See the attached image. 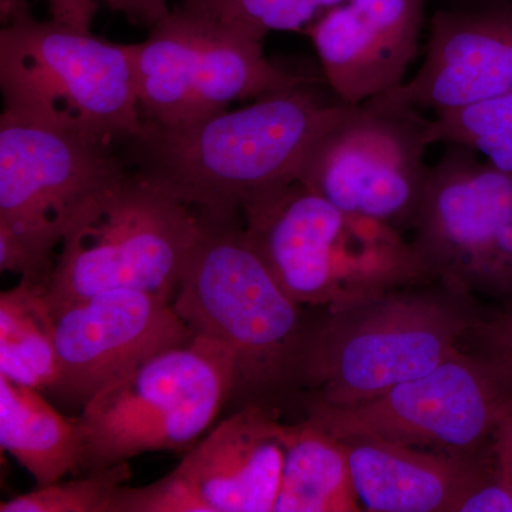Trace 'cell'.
I'll return each instance as SVG.
<instances>
[{"label":"cell","mask_w":512,"mask_h":512,"mask_svg":"<svg viewBox=\"0 0 512 512\" xmlns=\"http://www.w3.org/2000/svg\"><path fill=\"white\" fill-rule=\"evenodd\" d=\"M355 106L328 104L306 84L178 128L144 124L133 138L151 181L208 218L301 180L322 141Z\"/></svg>","instance_id":"obj_1"},{"label":"cell","mask_w":512,"mask_h":512,"mask_svg":"<svg viewBox=\"0 0 512 512\" xmlns=\"http://www.w3.org/2000/svg\"><path fill=\"white\" fill-rule=\"evenodd\" d=\"M202 231L175 292V312L235 360L232 399L272 407L298 394L311 320L284 291L238 217H202Z\"/></svg>","instance_id":"obj_2"},{"label":"cell","mask_w":512,"mask_h":512,"mask_svg":"<svg viewBox=\"0 0 512 512\" xmlns=\"http://www.w3.org/2000/svg\"><path fill=\"white\" fill-rule=\"evenodd\" d=\"M241 214L252 247L303 308L340 311L434 284L403 232L340 210L301 181L259 195Z\"/></svg>","instance_id":"obj_3"},{"label":"cell","mask_w":512,"mask_h":512,"mask_svg":"<svg viewBox=\"0 0 512 512\" xmlns=\"http://www.w3.org/2000/svg\"><path fill=\"white\" fill-rule=\"evenodd\" d=\"M481 316L439 284L406 286L311 320L298 376L303 404L348 407L431 372Z\"/></svg>","instance_id":"obj_4"},{"label":"cell","mask_w":512,"mask_h":512,"mask_svg":"<svg viewBox=\"0 0 512 512\" xmlns=\"http://www.w3.org/2000/svg\"><path fill=\"white\" fill-rule=\"evenodd\" d=\"M202 231L194 208L124 171L77 212L45 292L53 316L97 293L133 289L173 302Z\"/></svg>","instance_id":"obj_5"},{"label":"cell","mask_w":512,"mask_h":512,"mask_svg":"<svg viewBox=\"0 0 512 512\" xmlns=\"http://www.w3.org/2000/svg\"><path fill=\"white\" fill-rule=\"evenodd\" d=\"M5 111L113 146L144 130L130 45L32 15L0 30Z\"/></svg>","instance_id":"obj_6"},{"label":"cell","mask_w":512,"mask_h":512,"mask_svg":"<svg viewBox=\"0 0 512 512\" xmlns=\"http://www.w3.org/2000/svg\"><path fill=\"white\" fill-rule=\"evenodd\" d=\"M235 379L231 350L197 333L150 357L80 412V474L109 470L148 451L192 446L232 400Z\"/></svg>","instance_id":"obj_7"},{"label":"cell","mask_w":512,"mask_h":512,"mask_svg":"<svg viewBox=\"0 0 512 512\" xmlns=\"http://www.w3.org/2000/svg\"><path fill=\"white\" fill-rule=\"evenodd\" d=\"M113 146L0 116V269L47 291L53 252L77 212L124 173Z\"/></svg>","instance_id":"obj_8"},{"label":"cell","mask_w":512,"mask_h":512,"mask_svg":"<svg viewBox=\"0 0 512 512\" xmlns=\"http://www.w3.org/2000/svg\"><path fill=\"white\" fill-rule=\"evenodd\" d=\"M305 419L338 439L376 437L460 457L493 446L512 407V369L483 350L458 348L426 375L348 407L303 404Z\"/></svg>","instance_id":"obj_9"},{"label":"cell","mask_w":512,"mask_h":512,"mask_svg":"<svg viewBox=\"0 0 512 512\" xmlns=\"http://www.w3.org/2000/svg\"><path fill=\"white\" fill-rule=\"evenodd\" d=\"M144 124L178 128L217 116L234 101L308 84L264 55L262 40L175 6L130 45Z\"/></svg>","instance_id":"obj_10"},{"label":"cell","mask_w":512,"mask_h":512,"mask_svg":"<svg viewBox=\"0 0 512 512\" xmlns=\"http://www.w3.org/2000/svg\"><path fill=\"white\" fill-rule=\"evenodd\" d=\"M412 244L434 284L512 301V174L450 146L430 168Z\"/></svg>","instance_id":"obj_11"},{"label":"cell","mask_w":512,"mask_h":512,"mask_svg":"<svg viewBox=\"0 0 512 512\" xmlns=\"http://www.w3.org/2000/svg\"><path fill=\"white\" fill-rule=\"evenodd\" d=\"M417 111L382 97L353 107L299 181L340 210L412 231L431 168L427 119Z\"/></svg>","instance_id":"obj_12"},{"label":"cell","mask_w":512,"mask_h":512,"mask_svg":"<svg viewBox=\"0 0 512 512\" xmlns=\"http://www.w3.org/2000/svg\"><path fill=\"white\" fill-rule=\"evenodd\" d=\"M55 319L57 379L49 394L80 412L141 363L195 335L173 302L133 289L97 293Z\"/></svg>","instance_id":"obj_13"},{"label":"cell","mask_w":512,"mask_h":512,"mask_svg":"<svg viewBox=\"0 0 512 512\" xmlns=\"http://www.w3.org/2000/svg\"><path fill=\"white\" fill-rule=\"evenodd\" d=\"M512 90V0L480 9L440 10L431 19L420 69L382 99L434 111Z\"/></svg>","instance_id":"obj_14"},{"label":"cell","mask_w":512,"mask_h":512,"mask_svg":"<svg viewBox=\"0 0 512 512\" xmlns=\"http://www.w3.org/2000/svg\"><path fill=\"white\" fill-rule=\"evenodd\" d=\"M427 0H348L306 35L340 103L359 106L402 86L419 50Z\"/></svg>","instance_id":"obj_15"},{"label":"cell","mask_w":512,"mask_h":512,"mask_svg":"<svg viewBox=\"0 0 512 512\" xmlns=\"http://www.w3.org/2000/svg\"><path fill=\"white\" fill-rule=\"evenodd\" d=\"M289 424L262 404L241 406L174 468L211 512H272L281 487Z\"/></svg>","instance_id":"obj_16"},{"label":"cell","mask_w":512,"mask_h":512,"mask_svg":"<svg viewBox=\"0 0 512 512\" xmlns=\"http://www.w3.org/2000/svg\"><path fill=\"white\" fill-rule=\"evenodd\" d=\"M340 440L360 507L369 512H458L494 464L493 446L460 457L376 437Z\"/></svg>","instance_id":"obj_17"},{"label":"cell","mask_w":512,"mask_h":512,"mask_svg":"<svg viewBox=\"0 0 512 512\" xmlns=\"http://www.w3.org/2000/svg\"><path fill=\"white\" fill-rule=\"evenodd\" d=\"M0 444L37 485L80 474L84 444L79 416L57 412L42 392L0 375Z\"/></svg>","instance_id":"obj_18"},{"label":"cell","mask_w":512,"mask_h":512,"mask_svg":"<svg viewBox=\"0 0 512 512\" xmlns=\"http://www.w3.org/2000/svg\"><path fill=\"white\" fill-rule=\"evenodd\" d=\"M342 440L303 419L289 424L274 512H359Z\"/></svg>","instance_id":"obj_19"},{"label":"cell","mask_w":512,"mask_h":512,"mask_svg":"<svg viewBox=\"0 0 512 512\" xmlns=\"http://www.w3.org/2000/svg\"><path fill=\"white\" fill-rule=\"evenodd\" d=\"M45 292L20 281L0 293V375L49 393L57 379L56 319Z\"/></svg>","instance_id":"obj_20"},{"label":"cell","mask_w":512,"mask_h":512,"mask_svg":"<svg viewBox=\"0 0 512 512\" xmlns=\"http://www.w3.org/2000/svg\"><path fill=\"white\" fill-rule=\"evenodd\" d=\"M427 143H447L483 154L487 163L512 174V90L466 106L434 111Z\"/></svg>","instance_id":"obj_21"},{"label":"cell","mask_w":512,"mask_h":512,"mask_svg":"<svg viewBox=\"0 0 512 512\" xmlns=\"http://www.w3.org/2000/svg\"><path fill=\"white\" fill-rule=\"evenodd\" d=\"M348 0H178L192 15L264 42L272 32L306 33Z\"/></svg>","instance_id":"obj_22"},{"label":"cell","mask_w":512,"mask_h":512,"mask_svg":"<svg viewBox=\"0 0 512 512\" xmlns=\"http://www.w3.org/2000/svg\"><path fill=\"white\" fill-rule=\"evenodd\" d=\"M127 463L84 474L70 481L37 485L35 490L0 504V512H109L114 493L126 483Z\"/></svg>","instance_id":"obj_23"},{"label":"cell","mask_w":512,"mask_h":512,"mask_svg":"<svg viewBox=\"0 0 512 512\" xmlns=\"http://www.w3.org/2000/svg\"><path fill=\"white\" fill-rule=\"evenodd\" d=\"M109 512H211L210 505L177 471L146 487L121 484Z\"/></svg>","instance_id":"obj_24"},{"label":"cell","mask_w":512,"mask_h":512,"mask_svg":"<svg viewBox=\"0 0 512 512\" xmlns=\"http://www.w3.org/2000/svg\"><path fill=\"white\" fill-rule=\"evenodd\" d=\"M512 512V485L494 464L460 504L458 512Z\"/></svg>","instance_id":"obj_25"},{"label":"cell","mask_w":512,"mask_h":512,"mask_svg":"<svg viewBox=\"0 0 512 512\" xmlns=\"http://www.w3.org/2000/svg\"><path fill=\"white\" fill-rule=\"evenodd\" d=\"M470 338L476 340L478 350L498 357L512 369V306L493 319L478 320Z\"/></svg>","instance_id":"obj_26"},{"label":"cell","mask_w":512,"mask_h":512,"mask_svg":"<svg viewBox=\"0 0 512 512\" xmlns=\"http://www.w3.org/2000/svg\"><path fill=\"white\" fill-rule=\"evenodd\" d=\"M113 12L126 16L128 22L151 29L173 10L170 0H100Z\"/></svg>","instance_id":"obj_27"},{"label":"cell","mask_w":512,"mask_h":512,"mask_svg":"<svg viewBox=\"0 0 512 512\" xmlns=\"http://www.w3.org/2000/svg\"><path fill=\"white\" fill-rule=\"evenodd\" d=\"M52 20L70 28L90 32L100 0H47Z\"/></svg>","instance_id":"obj_28"},{"label":"cell","mask_w":512,"mask_h":512,"mask_svg":"<svg viewBox=\"0 0 512 512\" xmlns=\"http://www.w3.org/2000/svg\"><path fill=\"white\" fill-rule=\"evenodd\" d=\"M0 15H2L3 26H6L32 13L26 0H0Z\"/></svg>","instance_id":"obj_29"},{"label":"cell","mask_w":512,"mask_h":512,"mask_svg":"<svg viewBox=\"0 0 512 512\" xmlns=\"http://www.w3.org/2000/svg\"><path fill=\"white\" fill-rule=\"evenodd\" d=\"M491 2H504V0H491Z\"/></svg>","instance_id":"obj_30"}]
</instances>
